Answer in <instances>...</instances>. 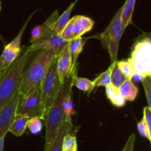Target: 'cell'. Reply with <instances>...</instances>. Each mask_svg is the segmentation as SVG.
Here are the masks:
<instances>
[{
    "label": "cell",
    "mask_w": 151,
    "mask_h": 151,
    "mask_svg": "<svg viewBox=\"0 0 151 151\" xmlns=\"http://www.w3.org/2000/svg\"><path fill=\"white\" fill-rule=\"evenodd\" d=\"M143 120L145 122L147 128L151 131V108L146 106L143 108Z\"/></svg>",
    "instance_id": "f1b7e54d"
},
{
    "label": "cell",
    "mask_w": 151,
    "mask_h": 151,
    "mask_svg": "<svg viewBox=\"0 0 151 151\" xmlns=\"http://www.w3.org/2000/svg\"><path fill=\"white\" fill-rule=\"evenodd\" d=\"M4 137L0 136V151H4Z\"/></svg>",
    "instance_id": "4dcf8cb0"
},
{
    "label": "cell",
    "mask_w": 151,
    "mask_h": 151,
    "mask_svg": "<svg viewBox=\"0 0 151 151\" xmlns=\"http://www.w3.org/2000/svg\"><path fill=\"white\" fill-rule=\"evenodd\" d=\"M75 3H76V1L72 2V4L69 6V7L63 12V14H62L61 16H58V18L57 19L56 22H55L54 25H53V30H54L55 32H56L57 33L60 35V33H61V32L63 31V30L64 29L65 26H66V24L68 23L69 20L70 19L71 13H72V9H73L74 6H75Z\"/></svg>",
    "instance_id": "ffe728a7"
},
{
    "label": "cell",
    "mask_w": 151,
    "mask_h": 151,
    "mask_svg": "<svg viewBox=\"0 0 151 151\" xmlns=\"http://www.w3.org/2000/svg\"><path fill=\"white\" fill-rule=\"evenodd\" d=\"M42 127V119L38 116L29 118L27 121V127L29 129L30 133L34 135L41 133Z\"/></svg>",
    "instance_id": "484cf974"
},
{
    "label": "cell",
    "mask_w": 151,
    "mask_h": 151,
    "mask_svg": "<svg viewBox=\"0 0 151 151\" xmlns=\"http://www.w3.org/2000/svg\"><path fill=\"white\" fill-rule=\"evenodd\" d=\"M16 114L25 115L29 118L38 116L44 120V109L40 89L25 96H21Z\"/></svg>",
    "instance_id": "ba28073f"
},
{
    "label": "cell",
    "mask_w": 151,
    "mask_h": 151,
    "mask_svg": "<svg viewBox=\"0 0 151 151\" xmlns=\"http://www.w3.org/2000/svg\"><path fill=\"white\" fill-rule=\"evenodd\" d=\"M57 73L60 82L63 84L65 79L71 74L72 67V59L69 50V42L58 53L56 59Z\"/></svg>",
    "instance_id": "7c38bea8"
},
{
    "label": "cell",
    "mask_w": 151,
    "mask_h": 151,
    "mask_svg": "<svg viewBox=\"0 0 151 151\" xmlns=\"http://www.w3.org/2000/svg\"><path fill=\"white\" fill-rule=\"evenodd\" d=\"M94 25L91 19L82 15H77L70 19L60 33L62 38L67 42L82 37L91 30Z\"/></svg>",
    "instance_id": "52a82bcc"
},
{
    "label": "cell",
    "mask_w": 151,
    "mask_h": 151,
    "mask_svg": "<svg viewBox=\"0 0 151 151\" xmlns=\"http://www.w3.org/2000/svg\"><path fill=\"white\" fill-rule=\"evenodd\" d=\"M56 59L50 66L48 73L43 80L40 87L41 102L44 109V117L49 108L54 102L55 98L57 97L58 93L60 91L62 85V83L59 79L57 73Z\"/></svg>",
    "instance_id": "8992f818"
},
{
    "label": "cell",
    "mask_w": 151,
    "mask_h": 151,
    "mask_svg": "<svg viewBox=\"0 0 151 151\" xmlns=\"http://www.w3.org/2000/svg\"><path fill=\"white\" fill-rule=\"evenodd\" d=\"M117 66L126 79L132 80L135 73L132 66L128 60L117 61Z\"/></svg>",
    "instance_id": "d4e9b609"
},
{
    "label": "cell",
    "mask_w": 151,
    "mask_h": 151,
    "mask_svg": "<svg viewBox=\"0 0 151 151\" xmlns=\"http://www.w3.org/2000/svg\"><path fill=\"white\" fill-rule=\"evenodd\" d=\"M72 76L70 74L62 84L57 97L44 115V120L46 126V136L44 147L50 144L55 138L59 127L64 120V112L63 107V99L66 91L72 87Z\"/></svg>",
    "instance_id": "3957f363"
},
{
    "label": "cell",
    "mask_w": 151,
    "mask_h": 151,
    "mask_svg": "<svg viewBox=\"0 0 151 151\" xmlns=\"http://www.w3.org/2000/svg\"><path fill=\"white\" fill-rule=\"evenodd\" d=\"M137 0H126L122 7V20L124 28L132 23V17Z\"/></svg>",
    "instance_id": "d6986e66"
},
{
    "label": "cell",
    "mask_w": 151,
    "mask_h": 151,
    "mask_svg": "<svg viewBox=\"0 0 151 151\" xmlns=\"http://www.w3.org/2000/svg\"><path fill=\"white\" fill-rule=\"evenodd\" d=\"M106 93L108 99L114 106L116 107H122L125 106L126 101L121 96L119 87H116L112 84H110L106 87Z\"/></svg>",
    "instance_id": "e0dca14e"
},
{
    "label": "cell",
    "mask_w": 151,
    "mask_h": 151,
    "mask_svg": "<svg viewBox=\"0 0 151 151\" xmlns=\"http://www.w3.org/2000/svg\"><path fill=\"white\" fill-rule=\"evenodd\" d=\"M72 87L66 91L63 99V107L64 112V120L66 121H72V115L75 113L72 102Z\"/></svg>",
    "instance_id": "44dd1931"
},
{
    "label": "cell",
    "mask_w": 151,
    "mask_h": 151,
    "mask_svg": "<svg viewBox=\"0 0 151 151\" xmlns=\"http://www.w3.org/2000/svg\"><path fill=\"white\" fill-rule=\"evenodd\" d=\"M67 43L60 34L52 29L45 33L39 38L31 42L27 50L33 53L41 50H53L58 53Z\"/></svg>",
    "instance_id": "9c48e42d"
},
{
    "label": "cell",
    "mask_w": 151,
    "mask_h": 151,
    "mask_svg": "<svg viewBox=\"0 0 151 151\" xmlns=\"http://www.w3.org/2000/svg\"><path fill=\"white\" fill-rule=\"evenodd\" d=\"M73 128L72 121H64L59 127L55 138L53 142L47 147H44V151H62V142L66 133L71 132Z\"/></svg>",
    "instance_id": "4fadbf2b"
},
{
    "label": "cell",
    "mask_w": 151,
    "mask_h": 151,
    "mask_svg": "<svg viewBox=\"0 0 151 151\" xmlns=\"http://www.w3.org/2000/svg\"><path fill=\"white\" fill-rule=\"evenodd\" d=\"M3 70V62H2V60H1V58L0 57V74H1V73L2 72Z\"/></svg>",
    "instance_id": "1f68e13d"
},
{
    "label": "cell",
    "mask_w": 151,
    "mask_h": 151,
    "mask_svg": "<svg viewBox=\"0 0 151 151\" xmlns=\"http://www.w3.org/2000/svg\"><path fill=\"white\" fill-rule=\"evenodd\" d=\"M137 129H138L139 133L141 134L142 136L146 138L151 142V131L147 128L144 120L142 119L141 121H139L138 124H137Z\"/></svg>",
    "instance_id": "83f0119b"
},
{
    "label": "cell",
    "mask_w": 151,
    "mask_h": 151,
    "mask_svg": "<svg viewBox=\"0 0 151 151\" xmlns=\"http://www.w3.org/2000/svg\"><path fill=\"white\" fill-rule=\"evenodd\" d=\"M0 10H1V0H0Z\"/></svg>",
    "instance_id": "d6a6232c"
},
{
    "label": "cell",
    "mask_w": 151,
    "mask_h": 151,
    "mask_svg": "<svg viewBox=\"0 0 151 151\" xmlns=\"http://www.w3.org/2000/svg\"><path fill=\"white\" fill-rule=\"evenodd\" d=\"M110 66L111 68V84L115 87H119L126 78L118 68L117 61L111 63Z\"/></svg>",
    "instance_id": "603a6c76"
},
{
    "label": "cell",
    "mask_w": 151,
    "mask_h": 151,
    "mask_svg": "<svg viewBox=\"0 0 151 151\" xmlns=\"http://www.w3.org/2000/svg\"><path fill=\"white\" fill-rule=\"evenodd\" d=\"M57 56L58 53L53 50H41L33 59H30V62H28L22 73L18 90L21 96H25L40 89L43 80Z\"/></svg>",
    "instance_id": "6da1fadb"
},
{
    "label": "cell",
    "mask_w": 151,
    "mask_h": 151,
    "mask_svg": "<svg viewBox=\"0 0 151 151\" xmlns=\"http://www.w3.org/2000/svg\"><path fill=\"white\" fill-rule=\"evenodd\" d=\"M119 93L125 101L134 102L138 95V87L131 79H125L119 87Z\"/></svg>",
    "instance_id": "9a60e30c"
},
{
    "label": "cell",
    "mask_w": 151,
    "mask_h": 151,
    "mask_svg": "<svg viewBox=\"0 0 151 151\" xmlns=\"http://www.w3.org/2000/svg\"><path fill=\"white\" fill-rule=\"evenodd\" d=\"M85 43L86 40L83 38L82 37L76 38V39L73 40V41H69V50H70V53L72 59V71H71V73L72 74L76 73L77 62H78V59L80 54L83 51Z\"/></svg>",
    "instance_id": "5bb4252c"
},
{
    "label": "cell",
    "mask_w": 151,
    "mask_h": 151,
    "mask_svg": "<svg viewBox=\"0 0 151 151\" xmlns=\"http://www.w3.org/2000/svg\"><path fill=\"white\" fill-rule=\"evenodd\" d=\"M33 52L27 47L21 52L17 59L0 74V107H2L16 92L18 91L22 73L30 60Z\"/></svg>",
    "instance_id": "7a4b0ae2"
},
{
    "label": "cell",
    "mask_w": 151,
    "mask_h": 151,
    "mask_svg": "<svg viewBox=\"0 0 151 151\" xmlns=\"http://www.w3.org/2000/svg\"><path fill=\"white\" fill-rule=\"evenodd\" d=\"M111 68L109 66V68L106 71L100 73L97 76V78L94 80V84L95 87H106L111 84Z\"/></svg>",
    "instance_id": "cb8c5ba5"
},
{
    "label": "cell",
    "mask_w": 151,
    "mask_h": 151,
    "mask_svg": "<svg viewBox=\"0 0 151 151\" xmlns=\"http://www.w3.org/2000/svg\"><path fill=\"white\" fill-rule=\"evenodd\" d=\"M134 73L141 78L151 76V40L145 37L134 44L131 56L128 59Z\"/></svg>",
    "instance_id": "5b68a950"
},
{
    "label": "cell",
    "mask_w": 151,
    "mask_h": 151,
    "mask_svg": "<svg viewBox=\"0 0 151 151\" xmlns=\"http://www.w3.org/2000/svg\"><path fill=\"white\" fill-rule=\"evenodd\" d=\"M21 95L16 92L10 99L0 107V136L5 137L16 115Z\"/></svg>",
    "instance_id": "30bf717a"
},
{
    "label": "cell",
    "mask_w": 151,
    "mask_h": 151,
    "mask_svg": "<svg viewBox=\"0 0 151 151\" xmlns=\"http://www.w3.org/2000/svg\"><path fill=\"white\" fill-rule=\"evenodd\" d=\"M124 30L125 28L122 20V7H120L106 29L97 36L101 41L103 48L108 50L110 56L111 63L117 61L119 42L123 35Z\"/></svg>",
    "instance_id": "277c9868"
},
{
    "label": "cell",
    "mask_w": 151,
    "mask_h": 151,
    "mask_svg": "<svg viewBox=\"0 0 151 151\" xmlns=\"http://www.w3.org/2000/svg\"><path fill=\"white\" fill-rule=\"evenodd\" d=\"M135 140H136L135 134L133 133V134H131V136H130V137L128 138L126 144H125L123 149H122V151H134Z\"/></svg>",
    "instance_id": "f546056e"
},
{
    "label": "cell",
    "mask_w": 151,
    "mask_h": 151,
    "mask_svg": "<svg viewBox=\"0 0 151 151\" xmlns=\"http://www.w3.org/2000/svg\"><path fill=\"white\" fill-rule=\"evenodd\" d=\"M142 84L144 87L145 92L146 99H147L148 107H151V76H150L142 77L141 78Z\"/></svg>",
    "instance_id": "4316f807"
},
{
    "label": "cell",
    "mask_w": 151,
    "mask_h": 151,
    "mask_svg": "<svg viewBox=\"0 0 151 151\" xmlns=\"http://www.w3.org/2000/svg\"><path fill=\"white\" fill-rule=\"evenodd\" d=\"M62 151H78L76 133H66L62 142Z\"/></svg>",
    "instance_id": "7402d4cb"
},
{
    "label": "cell",
    "mask_w": 151,
    "mask_h": 151,
    "mask_svg": "<svg viewBox=\"0 0 151 151\" xmlns=\"http://www.w3.org/2000/svg\"><path fill=\"white\" fill-rule=\"evenodd\" d=\"M29 117L25 115L16 114L13 123L9 128L8 132L16 136H22L27 129V124L29 120Z\"/></svg>",
    "instance_id": "2e32d148"
},
{
    "label": "cell",
    "mask_w": 151,
    "mask_h": 151,
    "mask_svg": "<svg viewBox=\"0 0 151 151\" xmlns=\"http://www.w3.org/2000/svg\"><path fill=\"white\" fill-rule=\"evenodd\" d=\"M72 74V73H71ZM72 86H75L79 90L86 92L89 95L92 92L94 88L95 87L94 81H91L90 79L83 77L77 76L76 73L72 74Z\"/></svg>",
    "instance_id": "ac0fdd59"
},
{
    "label": "cell",
    "mask_w": 151,
    "mask_h": 151,
    "mask_svg": "<svg viewBox=\"0 0 151 151\" xmlns=\"http://www.w3.org/2000/svg\"><path fill=\"white\" fill-rule=\"evenodd\" d=\"M30 18L31 16L25 22L21 30L19 31L18 35L13 38V41H10L9 44H7L4 47L2 53H1V56H0L3 62V70L10 66L17 59L18 56L20 55L21 52L22 50V49H21V42H22V36H23L25 28L27 26L28 22H29Z\"/></svg>",
    "instance_id": "8fae6325"
}]
</instances>
